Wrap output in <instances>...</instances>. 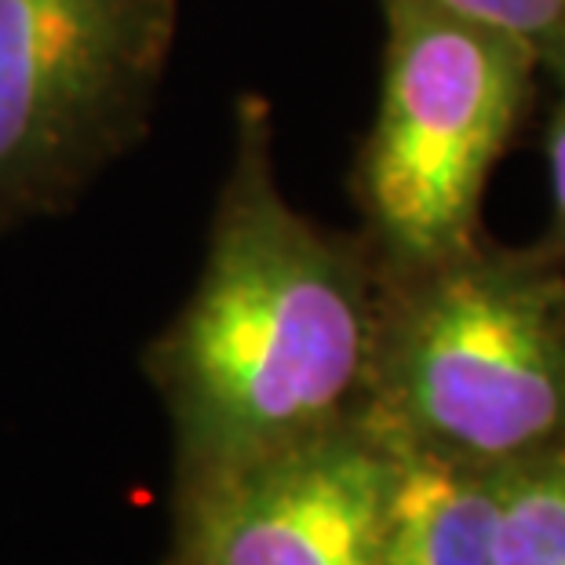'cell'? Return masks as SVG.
<instances>
[{
  "label": "cell",
  "instance_id": "9c48e42d",
  "mask_svg": "<svg viewBox=\"0 0 565 565\" xmlns=\"http://www.w3.org/2000/svg\"><path fill=\"white\" fill-rule=\"evenodd\" d=\"M547 74L558 84V99L547 125V172H551V198L558 215V242L565 248V52L547 66Z\"/></svg>",
  "mask_w": 565,
  "mask_h": 565
},
{
  "label": "cell",
  "instance_id": "3957f363",
  "mask_svg": "<svg viewBox=\"0 0 565 565\" xmlns=\"http://www.w3.org/2000/svg\"><path fill=\"white\" fill-rule=\"evenodd\" d=\"M380 4V103L351 190L376 270L402 274L482 242L489 172L533 99L540 58L427 0Z\"/></svg>",
  "mask_w": 565,
  "mask_h": 565
},
{
  "label": "cell",
  "instance_id": "7a4b0ae2",
  "mask_svg": "<svg viewBox=\"0 0 565 565\" xmlns=\"http://www.w3.org/2000/svg\"><path fill=\"white\" fill-rule=\"evenodd\" d=\"M362 413L391 441L478 467L565 441L555 263L475 242L430 267L380 274Z\"/></svg>",
  "mask_w": 565,
  "mask_h": 565
},
{
  "label": "cell",
  "instance_id": "8992f818",
  "mask_svg": "<svg viewBox=\"0 0 565 565\" xmlns=\"http://www.w3.org/2000/svg\"><path fill=\"white\" fill-rule=\"evenodd\" d=\"M380 565H492V467L398 445Z\"/></svg>",
  "mask_w": 565,
  "mask_h": 565
},
{
  "label": "cell",
  "instance_id": "277c9868",
  "mask_svg": "<svg viewBox=\"0 0 565 565\" xmlns=\"http://www.w3.org/2000/svg\"><path fill=\"white\" fill-rule=\"evenodd\" d=\"M175 22L179 0H0V237L139 147Z\"/></svg>",
  "mask_w": 565,
  "mask_h": 565
},
{
  "label": "cell",
  "instance_id": "6da1fadb",
  "mask_svg": "<svg viewBox=\"0 0 565 565\" xmlns=\"http://www.w3.org/2000/svg\"><path fill=\"white\" fill-rule=\"evenodd\" d=\"M376 303L365 237L329 231L285 198L270 103L242 95L198 285L147 358L186 482L358 413Z\"/></svg>",
  "mask_w": 565,
  "mask_h": 565
},
{
  "label": "cell",
  "instance_id": "ba28073f",
  "mask_svg": "<svg viewBox=\"0 0 565 565\" xmlns=\"http://www.w3.org/2000/svg\"><path fill=\"white\" fill-rule=\"evenodd\" d=\"M456 19L522 41L547 70L565 52V0H427Z\"/></svg>",
  "mask_w": 565,
  "mask_h": 565
},
{
  "label": "cell",
  "instance_id": "52a82bcc",
  "mask_svg": "<svg viewBox=\"0 0 565 565\" xmlns=\"http://www.w3.org/2000/svg\"><path fill=\"white\" fill-rule=\"evenodd\" d=\"M492 565H565V441L492 467Z\"/></svg>",
  "mask_w": 565,
  "mask_h": 565
},
{
  "label": "cell",
  "instance_id": "5b68a950",
  "mask_svg": "<svg viewBox=\"0 0 565 565\" xmlns=\"http://www.w3.org/2000/svg\"><path fill=\"white\" fill-rule=\"evenodd\" d=\"M398 445L358 413L190 482L194 565H380Z\"/></svg>",
  "mask_w": 565,
  "mask_h": 565
}]
</instances>
